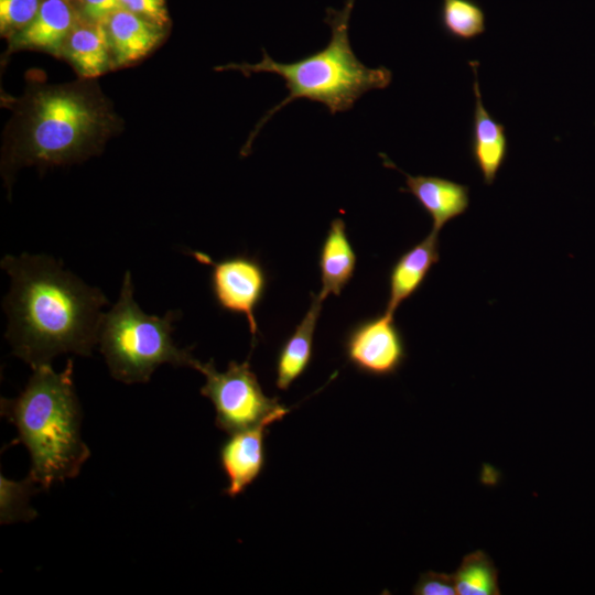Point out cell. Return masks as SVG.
Segmentation results:
<instances>
[{"instance_id":"obj_21","label":"cell","mask_w":595,"mask_h":595,"mask_svg":"<svg viewBox=\"0 0 595 595\" xmlns=\"http://www.w3.org/2000/svg\"><path fill=\"white\" fill-rule=\"evenodd\" d=\"M43 0H0V32L10 40L36 15Z\"/></svg>"},{"instance_id":"obj_11","label":"cell","mask_w":595,"mask_h":595,"mask_svg":"<svg viewBox=\"0 0 595 595\" xmlns=\"http://www.w3.org/2000/svg\"><path fill=\"white\" fill-rule=\"evenodd\" d=\"M80 17L73 0H43L33 20L9 40V52L40 50L60 57L67 35Z\"/></svg>"},{"instance_id":"obj_3","label":"cell","mask_w":595,"mask_h":595,"mask_svg":"<svg viewBox=\"0 0 595 595\" xmlns=\"http://www.w3.org/2000/svg\"><path fill=\"white\" fill-rule=\"evenodd\" d=\"M33 372L15 398H1V415L18 430L29 451V476L41 490L76 477L90 456L82 440V409L73 381V360L56 372L51 364Z\"/></svg>"},{"instance_id":"obj_20","label":"cell","mask_w":595,"mask_h":595,"mask_svg":"<svg viewBox=\"0 0 595 595\" xmlns=\"http://www.w3.org/2000/svg\"><path fill=\"white\" fill-rule=\"evenodd\" d=\"M41 488L28 475L17 482L0 477V522L2 524L33 520L37 512L30 505V498Z\"/></svg>"},{"instance_id":"obj_5","label":"cell","mask_w":595,"mask_h":595,"mask_svg":"<svg viewBox=\"0 0 595 595\" xmlns=\"http://www.w3.org/2000/svg\"><path fill=\"white\" fill-rule=\"evenodd\" d=\"M180 311L163 316L144 313L133 298L129 271L125 273L117 302L102 313L98 344L112 378L125 383L148 382L162 364L192 367L190 348L175 345L172 334Z\"/></svg>"},{"instance_id":"obj_14","label":"cell","mask_w":595,"mask_h":595,"mask_svg":"<svg viewBox=\"0 0 595 595\" xmlns=\"http://www.w3.org/2000/svg\"><path fill=\"white\" fill-rule=\"evenodd\" d=\"M60 58L69 62L85 79H94L113 68L105 23L80 17L63 44Z\"/></svg>"},{"instance_id":"obj_16","label":"cell","mask_w":595,"mask_h":595,"mask_svg":"<svg viewBox=\"0 0 595 595\" xmlns=\"http://www.w3.org/2000/svg\"><path fill=\"white\" fill-rule=\"evenodd\" d=\"M356 252L346 232L343 218L332 220L321 246L318 267L322 288L317 293L324 301L329 294L340 295L356 268Z\"/></svg>"},{"instance_id":"obj_13","label":"cell","mask_w":595,"mask_h":595,"mask_svg":"<svg viewBox=\"0 0 595 595\" xmlns=\"http://www.w3.org/2000/svg\"><path fill=\"white\" fill-rule=\"evenodd\" d=\"M113 68L136 64L163 40L165 28L126 9H118L105 21Z\"/></svg>"},{"instance_id":"obj_12","label":"cell","mask_w":595,"mask_h":595,"mask_svg":"<svg viewBox=\"0 0 595 595\" xmlns=\"http://www.w3.org/2000/svg\"><path fill=\"white\" fill-rule=\"evenodd\" d=\"M270 424L272 423L263 422L229 434L230 437L221 445L220 465L228 477L226 495L236 497L261 474L266 462L264 436Z\"/></svg>"},{"instance_id":"obj_24","label":"cell","mask_w":595,"mask_h":595,"mask_svg":"<svg viewBox=\"0 0 595 595\" xmlns=\"http://www.w3.org/2000/svg\"><path fill=\"white\" fill-rule=\"evenodd\" d=\"M77 7L83 18L104 23L121 8L119 0H79Z\"/></svg>"},{"instance_id":"obj_7","label":"cell","mask_w":595,"mask_h":595,"mask_svg":"<svg viewBox=\"0 0 595 595\" xmlns=\"http://www.w3.org/2000/svg\"><path fill=\"white\" fill-rule=\"evenodd\" d=\"M192 255L197 261L212 266L210 286L218 306L245 315L255 342L258 332L255 311L267 286V274L261 263L244 255L218 261L203 252L193 251Z\"/></svg>"},{"instance_id":"obj_25","label":"cell","mask_w":595,"mask_h":595,"mask_svg":"<svg viewBox=\"0 0 595 595\" xmlns=\"http://www.w3.org/2000/svg\"><path fill=\"white\" fill-rule=\"evenodd\" d=\"M73 1L77 4L79 0H73Z\"/></svg>"},{"instance_id":"obj_15","label":"cell","mask_w":595,"mask_h":595,"mask_svg":"<svg viewBox=\"0 0 595 595\" xmlns=\"http://www.w3.org/2000/svg\"><path fill=\"white\" fill-rule=\"evenodd\" d=\"M440 260L439 232L432 231L403 252L389 273V299L386 311L394 313L424 283L432 267Z\"/></svg>"},{"instance_id":"obj_6","label":"cell","mask_w":595,"mask_h":595,"mask_svg":"<svg viewBox=\"0 0 595 595\" xmlns=\"http://www.w3.org/2000/svg\"><path fill=\"white\" fill-rule=\"evenodd\" d=\"M193 368L205 376L201 393L215 408L216 426L228 434L280 421L289 412L277 397L263 392L248 360H232L225 371H218L213 359L207 363L196 359Z\"/></svg>"},{"instance_id":"obj_22","label":"cell","mask_w":595,"mask_h":595,"mask_svg":"<svg viewBox=\"0 0 595 595\" xmlns=\"http://www.w3.org/2000/svg\"><path fill=\"white\" fill-rule=\"evenodd\" d=\"M412 593L415 595H456L453 574L425 572L421 574Z\"/></svg>"},{"instance_id":"obj_1","label":"cell","mask_w":595,"mask_h":595,"mask_svg":"<svg viewBox=\"0 0 595 595\" xmlns=\"http://www.w3.org/2000/svg\"><path fill=\"white\" fill-rule=\"evenodd\" d=\"M0 264L11 279L3 310L12 354L31 368L60 354L90 356L108 304L102 291L46 255H7Z\"/></svg>"},{"instance_id":"obj_4","label":"cell","mask_w":595,"mask_h":595,"mask_svg":"<svg viewBox=\"0 0 595 595\" xmlns=\"http://www.w3.org/2000/svg\"><path fill=\"white\" fill-rule=\"evenodd\" d=\"M356 0H346L340 10L326 9L325 22L331 28L327 45L292 63L274 61L264 48L257 64H228L216 71L237 69L245 76L258 73L275 74L283 78L288 96L270 108L251 131L241 155L251 151V143L274 113L295 99L305 98L323 104L332 115L350 110L367 91L385 89L392 80V72L379 66L370 68L355 55L348 36L349 20Z\"/></svg>"},{"instance_id":"obj_17","label":"cell","mask_w":595,"mask_h":595,"mask_svg":"<svg viewBox=\"0 0 595 595\" xmlns=\"http://www.w3.org/2000/svg\"><path fill=\"white\" fill-rule=\"evenodd\" d=\"M323 300L313 295L311 305L294 332L282 345L275 361V386L288 390L307 369L313 354L314 333Z\"/></svg>"},{"instance_id":"obj_18","label":"cell","mask_w":595,"mask_h":595,"mask_svg":"<svg viewBox=\"0 0 595 595\" xmlns=\"http://www.w3.org/2000/svg\"><path fill=\"white\" fill-rule=\"evenodd\" d=\"M457 595H499L498 570L489 555L476 550L453 573Z\"/></svg>"},{"instance_id":"obj_10","label":"cell","mask_w":595,"mask_h":595,"mask_svg":"<svg viewBox=\"0 0 595 595\" xmlns=\"http://www.w3.org/2000/svg\"><path fill=\"white\" fill-rule=\"evenodd\" d=\"M473 75L475 106L469 142L470 156L486 185H491L504 165L508 154L506 129L484 106L478 82V61L468 62Z\"/></svg>"},{"instance_id":"obj_8","label":"cell","mask_w":595,"mask_h":595,"mask_svg":"<svg viewBox=\"0 0 595 595\" xmlns=\"http://www.w3.org/2000/svg\"><path fill=\"white\" fill-rule=\"evenodd\" d=\"M393 314L385 310L382 314L357 323L346 335L345 355L359 371L387 377L403 365L407 348Z\"/></svg>"},{"instance_id":"obj_23","label":"cell","mask_w":595,"mask_h":595,"mask_svg":"<svg viewBox=\"0 0 595 595\" xmlns=\"http://www.w3.org/2000/svg\"><path fill=\"white\" fill-rule=\"evenodd\" d=\"M120 7L154 24L165 28L170 23L165 0H119Z\"/></svg>"},{"instance_id":"obj_9","label":"cell","mask_w":595,"mask_h":595,"mask_svg":"<svg viewBox=\"0 0 595 595\" xmlns=\"http://www.w3.org/2000/svg\"><path fill=\"white\" fill-rule=\"evenodd\" d=\"M383 164L396 169L405 176V187L401 192L414 196L419 205L432 218V231L441 229L469 207V187L441 176L410 175L399 169L386 154H380Z\"/></svg>"},{"instance_id":"obj_19","label":"cell","mask_w":595,"mask_h":595,"mask_svg":"<svg viewBox=\"0 0 595 595\" xmlns=\"http://www.w3.org/2000/svg\"><path fill=\"white\" fill-rule=\"evenodd\" d=\"M440 22L443 31L457 41H472L486 31V15L475 0H442Z\"/></svg>"},{"instance_id":"obj_2","label":"cell","mask_w":595,"mask_h":595,"mask_svg":"<svg viewBox=\"0 0 595 595\" xmlns=\"http://www.w3.org/2000/svg\"><path fill=\"white\" fill-rule=\"evenodd\" d=\"M12 111L1 152L6 184L24 166L69 164L100 153L121 119L94 79L48 85L31 82L21 97L2 96Z\"/></svg>"}]
</instances>
